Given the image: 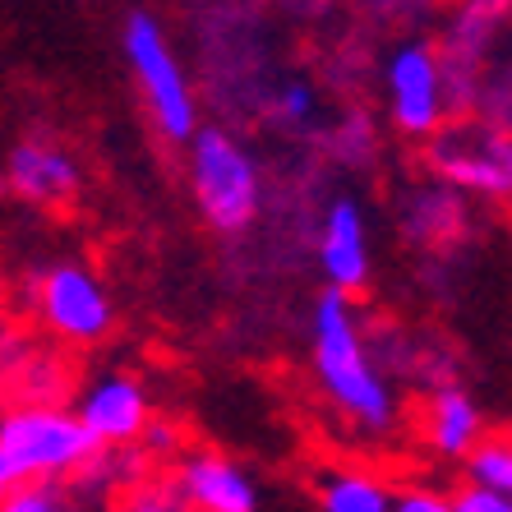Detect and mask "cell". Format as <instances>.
Listing matches in <instances>:
<instances>
[{"label":"cell","instance_id":"obj_1","mask_svg":"<svg viewBox=\"0 0 512 512\" xmlns=\"http://www.w3.org/2000/svg\"><path fill=\"white\" fill-rule=\"evenodd\" d=\"M314 379H319L323 397L346 420H356V425L374 429V434L397 420L393 388H388V379L365 351L351 300L337 286H328L319 305H314Z\"/></svg>","mask_w":512,"mask_h":512},{"label":"cell","instance_id":"obj_2","mask_svg":"<svg viewBox=\"0 0 512 512\" xmlns=\"http://www.w3.org/2000/svg\"><path fill=\"white\" fill-rule=\"evenodd\" d=\"M93 453V434L65 406L24 402L14 411H0V466L14 476V485L79 476V466Z\"/></svg>","mask_w":512,"mask_h":512},{"label":"cell","instance_id":"obj_3","mask_svg":"<svg viewBox=\"0 0 512 512\" xmlns=\"http://www.w3.org/2000/svg\"><path fill=\"white\" fill-rule=\"evenodd\" d=\"M190 190L203 222L213 231H245L259 213V167L222 130H194L190 139Z\"/></svg>","mask_w":512,"mask_h":512},{"label":"cell","instance_id":"obj_4","mask_svg":"<svg viewBox=\"0 0 512 512\" xmlns=\"http://www.w3.org/2000/svg\"><path fill=\"white\" fill-rule=\"evenodd\" d=\"M125 56L139 79V93L148 102V116L171 143H185L194 134V88L180 70V60L171 56L167 33L153 14H130L125 19Z\"/></svg>","mask_w":512,"mask_h":512},{"label":"cell","instance_id":"obj_5","mask_svg":"<svg viewBox=\"0 0 512 512\" xmlns=\"http://www.w3.org/2000/svg\"><path fill=\"white\" fill-rule=\"evenodd\" d=\"M28 291H33L42 323L60 342H102L116 323V305H111L107 286L97 282L84 263H56L47 273H37Z\"/></svg>","mask_w":512,"mask_h":512},{"label":"cell","instance_id":"obj_6","mask_svg":"<svg viewBox=\"0 0 512 512\" xmlns=\"http://www.w3.org/2000/svg\"><path fill=\"white\" fill-rule=\"evenodd\" d=\"M429 167L439 171L453 190H471L485 199H508L512 190V153L503 134H489L480 125H453L443 120L429 143Z\"/></svg>","mask_w":512,"mask_h":512},{"label":"cell","instance_id":"obj_7","mask_svg":"<svg viewBox=\"0 0 512 512\" xmlns=\"http://www.w3.org/2000/svg\"><path fill=\"white\" fill-rule=\"evenodd\" d=\"M388 102L397 130L434 134L448 120V74L429 47H402L388 60Z\"/></svg>","mask_w":512,"mask_h":512},{"label":"cell","instance_id":"obj_8","mask_svg":"<svg viewBox=\"0 0 512 512\" xmlns=\"http://www.w3.org/2000/svg\"><path fill=\"white\" fill-rule=\"evenodd\" d=\"M319 268L328 277V286L356 296L365 291L374 277V254H370V227L360 213L356 199H333V208L323 213L319 231Z\"/></svg>","mask_w":512,"mask_h":512},{"label":"cell","instance_id":"obj_9","mask_svg":"<svg viewBox=\"0 0 512 512\" xmlns=\"http://www.w3.org/2000/svg\"><path fill=\"white\" fill-rule=\"evenodd\" d=\"M74 416L93 434L97 448H120V443L139 439V429L153 416V402H148L139 379H130V374H107V379H97L84 393V402L74 406Z\"/></svg>","mask_w":512,"mask_h":512},{"label":"cell","instance_id":"obj_10","mask_svg":"<svg viewBox=\"0 0 512 512\" xmlns=\"http://www.w3.org/2000/svg\"><path fill=\"white\" fill-rule=\"evenodd\" d=\"M176 499L185 503V512H259L250 471L217 453H194L180 462Z\"/></svg>","mask_w":512,"mask_h":512},{"label":"cell","instance_id":"obj_11","mask_svg":"<svg viewBox=\"0 0 512 512\" xmlns=\"http://www.w3.org/2000/svg\"><path fill=\"white\" fill-rule=\"evenodd\" d=\"M5 180H10V190L28 203H65L74 199L79 190V167H74V157L56 143H42V139H28L19 143L10 153V167H5Z\"/></svg>","mask_w":512,"mask_h":512},{"label":"cell","instance_id":"obj_12","mask_svg":"<svg viewBox=\"0 0 512 512\" xmlns=\"http://www.w3.org/2000/svg\"><path fill=\"white\" fill-rule=\"evenodd\" d=\"M425 439L439 457L462 462L466 448L476 439H485V411H480V402L471 393H462L457 383L439 388L425 406Z\"/></svg>","mask_w":512,"mask_h":512},{"label":"cell","instance_id":"obj_13","mask_svg":"<svg viewBox=\"0 0 512 512\" xmlns=\"http://www.w3.org/2000/svg\"><path fill=\"white\" fill-rule=\"evenodd\" d=\"M319 508L323 512H388L393 508V489L388 480L360 466H342L319 480Z\"/></svg>","mask_w":512,"mask_h":512},{"label":"cell","instance_id":"obj_14","mask_svg":"<svg viewBox=\"0 0 512 512\" xmlns=\"http://www.w3.org/2000/svg\"><path fill=\"white\" fill-rule=\"evenodd\" d=\"M466 480L485 489H503L512 494V448L508 439H476L466 448Z\"/></svg>","mask_w":512,"mask_h":512},{"label":"cell","instance_id":"obj_15","mask_svg":"<svg viewBox=\"0 0 512 512\" xmlns=\"http://www.w3.org/2000/svg\"><path fill=\"white\" fill-rule=\"evenodd\" d=\"M0 512H74V503L56 480H24L0 499Z\"/></svg>","mask_w":512,"mask_h":512},{"label":"cell","instance_id":"obj_16","mask_svg":"<svg viewBox=\"0 0 512 512\" xmlns=\"http://www.w3.org/2000/svg\"><path fill=\"white\" fill-rule=\"evenodd\" d=\"M19 374H28V379H19L28 402H56L65 393V370H60L56 360H28Z\"/></svg>","mask_w":512,"mask_h":512},{"label":"cell","instance_id":"obj_17","mask_svg":"<svg viewBox=\"0 0 512 512\" xmlns=\"http://www.w3.org/2000/svg\"><path fill=\"white\" fill-rule=\"evenodd\" d=\"M388 512H453V494L429 489V485H411L402 494H393V508Z\"/></svg>","mask_w":512,"mask_h":512},{"label":"cell","instance_id":"obj_18","mask_svg":"<svg viewBox=\"0 0 512 512\" xmlns=\"http://www.w3.org/2000/svg\"><path fill=\"white\" fill-rule=\"evenodd\" d=\"M453 512H512V494L485 485H466L453 494Z\"/></svg>","mask_w":512,"mask_h":512},{"label":"cell","instance_id":"obj_19","mask_svg":"<svg viewBox=\"0 0 512 512\" xmlns=\"http://www.w3.org/2000/svg\"><path fill=\"white\" fill-rule=\"evenodd\" d=\"M134 443H143V453L148 457H167V453H176L180 448V429L171 425V420H162V416H148V425L139 429V439Z\"/></svg>","mask_w":512,"mask_h":512},{"label":"cell","instance_id":"obj_20","mask_svg":"<svg viewBox=\"0 0 512 512\" xmlns=\"http://www.w3.org/2000/svg\"><path fill=\"white\" fill-rule=\"evenodd\" d=\"M107 512H185V503H180L171 489H139V494L120 499L116 508H107Z\"/></svg>","mask_w":512,"mask_h":512},{"label":"cell","instance_id":"obj_21","mask_svg":"<svg viewBox=\"0 0 512 512\" xmlns=\"http://www.w3.org/2000/svg\"><path fill=\"white\" fill-rule=\"evenodd\" d=\"M310 111H314V88L310 84H286L282 93H277V116L291 120V125L310 120Z\"/></svg>","mask_w":512,"mask_h":512},{"label":"cell","instance_id":"obj_22","mask_svg":"<svg viewBox=\"0 0 512 512\" xmlns=\"http://www.w3.org/2000/svg\"><path fill=\"white\" fill-rule=\"evenodd\" d=\"M0 300H5V286H0Z\"/></svg>","mask_w":512,"mask_h":512},{"label":"cell","instance_id":"obj_23","mask_svg":"<svg viewBox=\"0 0 512 512\" xmlns=\"http://www.w3.org/2000/svg\"><path fill=\"white\" fill-rule=\"evenodd\" d=\"M0 185H5V171H0Z\"/></svg>","mask_w":512,"mask_h":512}]
</instances>
